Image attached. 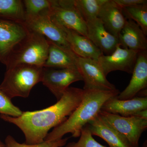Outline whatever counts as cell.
Returning a JSON list of instances; mask_svg holds the SVG:
<instances>
[{
  "label": "cell",
  "mask_w": 147,
  "mask_h": 147,
  "mask_svg": "<svg viewBox=\"0 0 147 147\" xmlns=\"http://www.w3.org/2000/svg\"><path fill=\"white\" fill-rule=\"evenodd\" d=\"M84 90L70 87L55 104L43 110L26 111L16 117L0 115V118L15 125L23 131L27 144L44 142L49 130L65 121L82 102Z\"/></svg>",
  "instance_id": "obj_1"
},
{
  "label": "cell",
  "mask_w": 147,
  "mask_h": 147,
  "mask_svg": "<svg viewBox=\"0 0 147 147\" xmlns=\"http://www.w3.org/2000/svg\"><path fill=\"white\" fill-rule=\"evenodd\" d=\"M84 90V97L78 107L65 121L48 133L44 141L60 140L68 133L75 138L80 137L82 129L98 115L103 104L120 93L118 89Z\"/></svg>",
  "instance_id": "obj_2"
},
{
  "label": "cell",
  "mask_w": 147,
  "mask_h": 147,
  "mask_svg": "<svg viewBox=\"0 0 147 147\" xmlns=\"http://www.w3.org/2000/svg\"><path fill=\"white\" fill-rule=\"evenodd\" d=\"M43 67L20 65L6 69L0 90L10 99L16 97H28L31 91L41 82Z\"/></svg>",
  "instance_id": "obj_3"
},
{
  "label": "cell",
  "mask_w": 147,
  "mask_h": 147,
  "mask_svg": "<svg viewBox=\"0 0 147 147\" xmlns=\"http://www.w3.org/2000/svg\"><path fill=\"white\" fill-rule=\"evenodd\" d=\"M49 46V42L45 36L29 30L27 36L13 49L5 65L6 69L20 65L43 67Z\"/></svg>",
  "instance_id": "obj_4"
},
{
  "label": "cell",
  "mask_w": 147,
  "mask_h": 147,
  "mask_svg": "<svg viewBox=\"0 0 147 147\" xmlns=\"http://www.w3.org/2000/svg\"><path fill=\"white\" fill-rule=\"evenodd\" d=\"M47 15L59 26L88 38L86 22L76 9L74 0H52Z\"/></svg>",
  "instance_id": "obj_5"
},
{
  "label": "cell",
  "mask_w": 147,
  "mask_h": 147,
  "mask_svg": "<svg viewBox=\"0 0 147 147\" xmlns=\"http://www.w3.org/2000/svg\"><path fill=\"white\" fill-rule=\"evenodd\" d=\"M98 115L123 136L132 147H139L140 137L147 128V120L136 116L122 117L101 110Z\"/></svg>",
  "instance_id": "obj_6"
},
{
  "label": "cell",
  "mask_w": 147,
  "mask_h": 147,
  "mask_svg": "<svg viewBox=\"0 0 147 147\" xmlns=\"http://www.w3.org/2000/svg\"><path fill=\"white\" fill-rule=\"evenodd\" d=\"M47 13L26 18L24 25L29 30L42 35L58 47L71 55H76L71 51L67 40L64 28L53 22Z\"/></svg>",
  "instance_id": "obj_7"
},
{
  "label": "cell",
  "mask_w": 147,
  "mask_h": 147,
  "mask_svg": "<svg viewBox=\"0 0 147 147\" xmlns=\"http://www.w3.org/2000/svg\"><path fill=\"white\" fill-rule=\"evenodd\" d=\"M76 64L84 82L83 89L101 91L117 89L115 85L108 81L97 60L78 57Z\"/></svg>",
  "instance_id": "obj_8"
},
{
  "label": "cell",
  "mask_w": 147,
  "mask_h": 147,
  "mask_svg": "<svg viewBox=\"0 0 147 147\" xmlns=\"http://www.w3.org/2000/svg\"><path fill=\"white\" fill-rule=\"evenodd\" d=\"M24 23L0 18V61L5 65L13 49L27 36Z\"/></svg>",
  "instance_id": "obj_9"
},
{
  "label": "cell",
  "mask_w": 147,
  "mask_h": 147,
  "mask_svg": "<svg viewBox=\"0 0 147 147\" xmlns=\"http://www.w3.org/2000/svg\"><path fill=\"white\" fill-rule=\"evenodd\" d=\"M82 81V75L77 69L43 68L41 82L57 100L71 84Z\"/></svg>",
  "instance_id": "obj_10"
},
{
  "label": "cell",
  "mask_w": 147,
  "mask_h": 147,
  "mask_svg": "<svg viewBox=\"0 0 147 147\" xmlns=\"http://www.w3.org/2000/svg\"><path fill=\"white\" fill-rule=\"evenodd\" d=\"M138 53L123 48L119 43L112 54H102L97 61L106 76L110 72L117 70L132 74Z\"/></svg>",
  "instance_id": "obj_11"
},
{
  "label": "cell",
  "mask_w": 147,
  "mask_h": 147,
  "mask_svg": "<svg viewBox=\"0 0 147 147\" xmlns=\"http://www.w3.org/2000/svg\"><path fill=\"white\" fill-rule=\"evenodd\" d=\"M132 76L127 87L120 92L117 98L127 100L136 96L140 91L147 88V50L139 52Z\"/></svg>",
  "instance_id": "obj_12"
},
{
  "label": "cell",
  "mask_w": 147,
  "mask_h": 147,
  "mask_svg": "<svg viewBox=\"0 0 147 147\" xmlns=\"http://www.w3.org/2000/svg\"><path fill=\"white\" fill-rule=\"evenodd\" d=\"M87 25L88 38L103 55L112 54L119 43L118 38L108 31L98 18L88 22Z\"/></svg>",
  "instance_id": "obj_13"
},
{
  "label": "cell",
  "mask_w": 147,
  "mask_h": 147,
  "mask_svg": "<svg viewBox=\"0 0 147 147\" xmlns=\"http://www.w3.org/2000/svg\"><path fill=\"white\" fill-rule=\"evenodd\" d=\"M97 18L108 31L117 38L127 20L124 16L122 8L114 0H107L101 7Z\"/></svg>",
  "instance_id": "obj_14"
},
{
  "label": "cell",
  "mask_w": 147,
  "mask_h": 147,
  "mask_svg": "<svg viewBox=\"0 0 147 147\" xmlns=\"http://www.w3.org/2000/svg\"><path fill=\"white\" fill-rule=\"evenodd\" d=\"M86 125L93 136L102 138L110 147H132L123 136L99 115Z\"/></svg>",
  "instance_id": "obj_15"
},
{
  "label": "cell",
  "mask_w": 147,
  "mask_h": 147,
  "mask_svg": "<svg viewBox=\"0 0 147 147\" xmlns=\"http://www.w3.org/2000/svg\"><path fill=\"white\" fill-rule=\"evenodd\" d=\"M147 109V97L136 96L127 100H119L117 96L103 104L101 111L122 117H130L141 110Z\"/></svg>",
  "instance_id": "obj_16"
},
{
  "label": "cell",
  "mask_w": 147,
  "mask_h": 147,
  "mask_svg": "<svg viewBox=\"0 0 147 147\" xmlns=\"http://www.w3.org/2000/svg\"><path fill=\"white\" fill-rule=\"evenodd\" d=\"M122 47L137 52L147 50L146 35L134 21L127 20L118 36Z\"/></svg>",
  "instance_id": "obj_17"
},
{
  "label": "cell",
  "mask_w": 147,
  "mask_h": 147,
  "mask_svg": "<svg viewBox=\"0 0 147 147\" xmlns=\"http://www.w3.org/2000/svg\"><path fill=\"white\" fill-rule=\"evenodd\" d=\"M64 29L67 40L71 51L77 57L98 60L103 54L88 38L72 30Z\"/></svg>",
  "instance_id": "obj_18"
},
{
  "label": "cell",
  "mask_w": 147,
  "mask_h": 147,
  "mask_svg": "<svg viewBox=\"0 0 147 147\" xmlns=\"http://www.w3.org/2000/svg\"><path fill=\"white\" fill-rule=\"evenodd\" d=\"M49 46L47 59L43 67L77 69L76 59L78 57L71 55L48 40Z\"/></svg>",
  "instance_id": "obj_19"
},
{
  "label": "cell",
  "mask_w": 147,
  "mask_h": 147,
  "mask_svg": "<svg viewBox=\"0 0 147 147\" xmlns=\"http://www.w3.org/2000/svg\"><path fill=\"white\" fill-rule=\"evenodd\" d=\"M0 18L24 23L25 15L23 1L0 0Z\"/></svg>",
  "instance_id": "obj_20"
},
{
  "label": "cell",
  "mask_w": 147,
  "mask_h": 147,
  "mask_svg": "<svg viewBox=\"0 0 147 147\" xmlns=\"http://www.w3.org/2000/svg\"><path fill=\"white\" fill-rule=\"evenodd\" d=\"M107 0H74V6L86 23L97 18L100 8Z\"/></svg>",
  "instance_id": "obj_21"
},
{
  "label": "cell",
  "mask_w": 147,
  "mask_h": 147,
  "mask_svg": "<svg viewBox=\"0 0 147 147\" xmlns=\"http://www.w3.org/2000/svg\"><path fill=\"white\" fill-rule=\"evenodd\" d=\"M123 13L125 18L138 24L146 35H147V3L124 7Z\"/></svg>",
  "instance_id": "obj_22"
},
{
  "label": "cell",
  "mask_w": 147,
  "mask_h": 147,
  "mask_svg": "<svg viewBox=\"0 0 147 147\" xmlns=\"http://www.w3.org/2000/svg\"><path fill=\"white\" fill-rule=\"evenodd\" d=\"M26 18L47 13L52 6V0H24L23 1Z\"/></svg>",
  "instance_id": "obj_23"
},
{
  "label": "cell",
  "mask_w": 147,
  "mask_h": 147,
  "mask_svg": "<svg viewBox=\"0 0 147 147\" xmlns=\"http://www.w3.org/2000/svg\"><path fill=\"white\" fill-rule=\"evenodd\" d=\"M68 137L53 141L44 142L37 144H20L10 135H8L5 139L6 147H62L67 144Z\"/></svg>",
  "instance_id": "obj_24"
},
{
  "label": "cell",
  "mask_w": 147,
  "mask_h": 147,
  "mask_svg": "<svg viewBox=\"0 0 147 147\" xmlns=\"http://www.w3.org/2000/svg\"><path fill=\"white\" fill-rule=\"evenodd\" d=\"M79 137L77 142L67 144L65 147H106L95 140L87 125L82 129Z\"/></svg>",
  "instance_id": "obj_25"
},
{
  "label": "cell",
  "mask_w": 147,
  "mask_h": 147,
  "mask_svg": "<svg viewBox=\"0 0 147 147\" xmlns=\"http://www.w3.org/2000/svg\"><path fill=\"white\" fill-rule=\"evenodd\" d=\"M22 113L19 108L13 105L11 99L0 90V114L16 117L21 116Z\"/></svg>",
  "instance_id": "obj_26"
},
{
  "label": "cell",
  "mask_w": 147,
  "mask_h": 147,
  "mask_svg": "<svg viewBox=\"0 0 147 147\" xmlns=\"http://www.w3.org/2000/svg\"><path fill=\"white\" fill-rule=\"evenodd\" d=\"M122 8L147 3V0H114Z\"/></svg>",
  "instance_id": "obj_27"
},
{
  "label": "cell",
  "mask_w": 147,
  "mask_h": 147,
  "mask_svg": "<svg viewBox=\"0 0 147 147\" xmlns=\"http://www.w3.org/2000/svg\"><path fill=\"white\" fill-rule=\"evenodd\" d=\"M132 116H136L138 117L147 120V109L139 111Z\"/></svg>",
  "instance_id": "obj_28"
},
{
  "label": "cell",
  "mask_w": 147,
  "mask_h": 147,
  "mask_svg": "<svg viewBox=\"0 0 147 147\" xmlns=\"http://www.w3.org/2000/svg\"><path fill=\"white\" fill-rule=\"evenodd\" d=\"M0 147H6L5 144H4L0 140Z\"/></svg>",
  "instance_id": "obj_29"
},
{
  "label": "cell",
  "mask_w": 147,
  "mask_h": 147,
  "mask_svg": "<svg viewBox=\"0 0 147 147\" xmlns=\"http://www.w3.org/2000/svg\"><path fill=\"white\" fill-rule=\"evenodd\" d=\"M142 147H147V140H146V141L144 142V144H143V146H142Z\"/></svg>",
  "instance_id": "obj_30"
}]
</instances>
